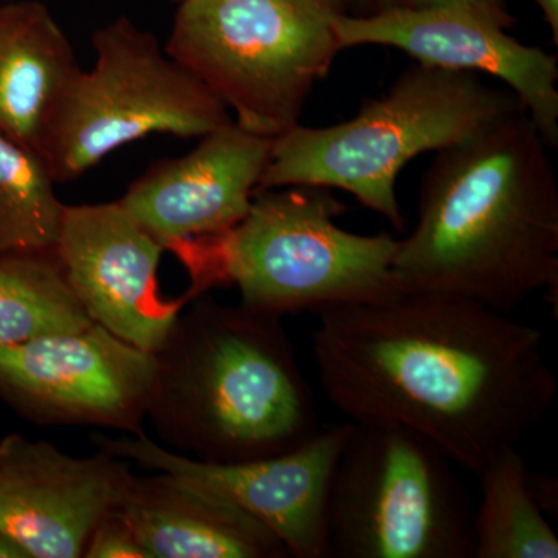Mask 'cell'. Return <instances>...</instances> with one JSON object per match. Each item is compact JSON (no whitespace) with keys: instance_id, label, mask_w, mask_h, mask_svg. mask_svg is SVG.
Segmentation results:
<instances>
[{"instance_id":"1","label":"cell","mask_w":558,"mask_h":558,"mask_svg":"<svg viewBox=\"0 0 558 558\" xmlns=\"http://www.w3.org/2000/svg\"><path fill=\"white\" fill-rule=\"evenodd\" d=\"M317 317L312 348L330 403L351 422L409 428L475 475L556 399L542 330L476 301L400 290Z\"/></svg>"},{"instance_id":"2","label":"cell","mask_w":558,"mask_h":558,"mask_svg":"<svg viewBox=\"0 0 558 558\" xmlns=\"http://www.w3.org/2000/svg\"><path fill=\"white\" fill-rule=\"evenodd\" d=\"M550 146L527 112L438 150L399 240L402 290L462 296L510 314L558 292V185Z\"/></svg>"},{"instance_id":"3","label":"cell","mask_w":558,"mask_h":558,"mask_svg":"<svg viewBox=\"0 0 558 558\" xmlns=\"http://www.w3.org/2000/svg\"><path fill=\"white\" fill-rule=\"evenodd\" d=\"M282 317L194 301L160 349L146 421L161 446L208 462L284 453L318 433Z\"/></svg>"},{"instance_id":"4","label":"cell","mask_w":558,"mask_h":558,"mask_svg":"<svg viewBox=\"0 0 558 558\" xmlns=\"http://www.w3.org/2000/svg\"><path fill=\"white\" fill-rule=\"evenodd\" d=\"M519 112L526 109L508 87L417 62L354 119L326 128L296 124L275 137L258 191L341 190L403 231L396 196L400 171L422 154L449 148Z\"/></svg>"},{"instance_id":"5","label":"cell","mask_w":558,"mask_h":558,"mask_svg":"<svg viewBox=\"0 0 558 558\" xmlns=\"http://www.w3.org/2000/svg\"><path fill=\"white\" fill-rule=\"evenodd\" d=\"M347 211L315 186L258 191L247 215L227 233L201 240L202 282L236 286L247 310L284 317L400 292L392 271L399 240L341 229Z\"/></svg>"},{"instance_id":"6","label":"cell","mask_w":558,"mask_h":558,"mask_svg":"<svg viewBox=\"0 0 558 558\" xmlns=\"http://www.w3.org/2000/svg\"><path fill=\"white\" fill-rule=\"evenodd\" d=\"M167 53L199 78L241 128L275 138L300 124L341 46L349 0H183Z\"/></svg>"},{"instance_id":"7","label":"cell","mask_w":558,"mask_h":558,"mask_svg":"<svg viewBox=\"0 0 558 558\" xmlns=\"http://www.w3.org/2000/svg\"><path fill=\"white\" fill-rule=\"evenodd\" d=\"M453 461L405 427L352 422L328 502L329 557L473 558Z\"/></svg>"},{"instance_id":"8","label":"cell","mask_w":558,"mask_h":558,"mask_svg":"<svg viewBox=\"0 0 558 558\" xmlns=\"http://www.w3.org/2000/svg\"><path fill=\"white\" fill-rule=\"evenodd\" d=\"M92 46L94 69H81L70 84L40 153L54 182L80 179L113 150L150 134L201 138L234 121L199 78L130 17L98 28Z\"/></svg>"},{"instance_id":"9","label":"cell","mask_w":558,"mask_h":558,"mask_svg":"<svg viewBox=\"0 0 558 558\" xmlns=\"http://www.w3.org/2000/svg\"><path fill=\"white\" fill-rule=\"evenodd\" d=\"M156 374L154 352L97 323L0 348V399L47 427L145 433Z\"/></svg>"},{"instance_id":"10","label":"cell","mask_w":558,"mask_h":558,"mask_svg":"<svg viewBox=\"0 0 558 558\" xmlns=\"http://www.w3.org/2000/svg\"><path fill=\"white\" fill-rule=\"evenodd\" d=\"M352 422L319 428L295 449L242 462L199 461L175 453L145 433L92 435L98 450L131 464L170 472L218 492L274 532L290 557L329 558L330 484Z\"/></svg>"},{"instance_id":"11","label":"cell","mask_w":558,"mask_h":558,"mask_svg":"<svg viewBox=\"0 0 558 558\" xmlns=\"http://www.w3.org/2000/svg\"><path fill=\"white\" fill-rule=\"evenodd\" d=\"M131 462L98 450L87 458L17 433L0 439V532L31 558H81L97 524L120 509Z\"/></svg>"},{"instance_id":"12","label":"cell","mask_w":558,"mask_h":558,"mask_svg":"<svg viewBox=\"0 0 558 558\" xmlns=\"http://www.w3.org/2000/svg\"><path fill=\"white\" fill-rule=\"evenodd\" d=\"M341 49L387 46L418 64L488 75L517 95L550 148L558 145V58L464 9L387 10L336 22Z\"/></svg>"},{"instance_id":"13","label":"cell","mask_w":558,"mask_h":558,"mask_svg":"<svg viewBox=\"0 0 558 558\" xmlns=\"http://www.w3.org/2000/svg\"><path fill=\"white\" fill-rule=\"evenodd\" d=\"M163 245L120 202L65 205L57 253L70 289L92 322L135 347L156 352L182 304L159 296Z\"/></svg>"},{"instance_id":"14","label":"cell","mask_w":558,"mask_h":558,"mask_svg":"<svg viewBox=\"0 0 558 558\" xmlns=\"http://www.w3.org/2000/svg\"><path fill=\"white\" fill-rule=\"evenodd\" d=\"M271 145L274 138L231 121L201 137L186 156L150 167L120 205L165 248L218 238L247 215Z\"/></svg>"},{"instance_id":"15","label":"cell","mask_w":558,"mask_h":558,"mask_svg":"<svg viewBox=\"0 0 558 558\" xmlns=\"http://www.w3.org/2000/svg\"><path fill=\"white\" fill-rule=\"evenodd\" d=\"M121 513L150 558H286L281 539L197 481L134 476Z\"/></svg>"},{"instance_id":"16","label":"cell","mask_w":558,"mask_h":558,"mask_svg":"<svg viewBox=\"0 0 558 558\" xmlns=\"http://www.w3.org/2000/svg\"><path fill=\"white\" fill-rule=\"evenodd\" d=\"M80 70L72 44L44 3H0V131L40 156Z\"/></svg>"},{"instance_id":"17","label":"cell","mask_w":558,"mask_h":558,"mask_svg":"<svg viewBox=\"0 0 558 558\" xmlns=\"http://www.w3.org/2000/svg\"><path fill=\"white\" fill-rule=\"evenodd\" d=\"M527 465L506 447L478 473L481 502L472 517L473 558H557L558 537L527 483Z\"/></svg>"},{"instance_id":"18","label":"cell","mask_w":558,"mask_h":558,"mask_svg":"<svg viewBox=\"0 0 558 558\" xmlns=\"http://www.w3.org/2000/svg\"><path fill=\"white\" fill-rule=\"evenodd\" d=\"M54 250L0 255V348L92 325Z\"/></svg>"},{"instance_id":"19","label":"cell","mask_w":558,"mask_h":558,"mask_svg":"<svg viewBox=\"0 0 558 558\" xmlns=\"http://www.w3.org/2000/svg\"><path fill=\"white\" fill-rule=\"evenodd\" d=\"M54 183L36 150L0 131V255L57 247L65 205Z\"/></svg>"},{"instance_id":"20","label":"cell","mask_w":558,"mask_h":558,"mask_svg":"<svg viewBox=\"0 0 558 558\" xmlns=\"http://www.w3.org/2000/svg\"><path fill=\"white\" fill-rule=\"evenodd\" d=\"M86 558H150L120 509L112 510L92 532Z\"/></svg>"},{"instance_id":"21","label":"cell","mask_w":558,"mask_h":558,"mask_svg":"<svg viewBox=\"0 0 558 558\" xmlns=\"http://www.w3.org/2000/svg\"><path fill=\"white\" fill-rule=\"evenodd\" d=\"M371 5V13L387 10L433 9V7H453L464 9L486 17V20L509 28L513 24L512 16L506 10L502 0H365ZM368 13V14H371Z\"/></svg>"},{"instance_id":"22","label":"cell","mask_w":558,"mask_h":558,"mask_svg":"<svg viewBox=\"0 0 558 558\" xmlns=\"http://www.w3.org/2000/svg\"><path fill=\"white\" fill-rule=\"evenodd\" d=\"M529 488L539 510L548 519H557L558 515V481L545 473L527 472Z\"/></svg>"},{"instance_id":"23","label":"cell","mask_w":558,"mask_h":558,"mask_svg":"<svg viewBox=\"0 0 558 558\" xmlns=\"http://www.w3.org/2000/svg\"><path fill=\"white\" fill-rule=\"evenodd\" d=\"M543 16L548 22L550 32L554 35V44H558V0H534Z\"/></svg>"},{"instance_id":"24","label":"cell","mask_w":558,"mask_h":558,"mask_svg":"<svg viewBox=\"0 0 558 558\" xmlns=\"http://www.w3.org/2000/svg\"><path fill=\"white\" fill-rule=\"evenodd\" d=\"M0 558H31L20 543L0 532Z\"/></svg>"},{"instance_id":"25","label":"cell","mask_w":558,"mask_h":558,"mask_svg":"<svg viewBox=\"0 0 558 558\" xmlns=\"http://www.w3.org/2000/svg\"><path fill=\"white\" fill-rule=\"evenodd\" d=\"M178 2H183V0H178Z\"/></svg>"}]
</instances>
